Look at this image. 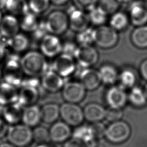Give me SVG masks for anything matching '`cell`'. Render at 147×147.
I'll return each instance as SVG.
<instances>
[{
	"label": "cell",
	"instance_id": "cell-36",
	"mask_svg": "<svg viewBox=\"0 0 147 147\" xmlns=\"http://www.w3.org/2000/svg\"><path fill=\"white\" fill-rule=\"evenodd\" d=\"M94 30L91 28L78 32L76 40L80 45H91L94 42Z\"/></svg>",
	"mask_w": 147,
	"mask_h": 147
},
{
	"label": "cell",
	"instance_id": "cell-16",
	"mask_svg": "<svg viewBox=\"0 0 147 147\" xmlns=\"http://www.w3.org/2000/svg\"><path fill=\"white\" fill-rule=\"evenodd\" d=\"M80 82L86 90L92 91L97 88L102 82L99 71L87 68L80 75Z\"/></svg>",
	"mask_w": 147,
	"mask_h": 147
},
{
	"label": "cell",
	"instance_id": "cell-27",
	"mask_svg": "<svg viewBox=\"0 0 147 147\" xmlns=\"http://www.w3.org/2000/svg\"><path fill=\"white\" fill-rule=\"evenodd\" d=\"M5 7L14 15L24 16L30 10L26 0H7Z\"/></svg>",
	"mask_w": 147,
	"mask_h": 147
},
{
	"label": "cell",
	"instance_id": "cell-9",
	"mask_svg": "<svg viewBox=\"0 0 147 147\" xmlns=\"http://www.w3.org/2000/svg\"><path fill=\"white\" fill-rule=\"evenodd\" d=\"M86 90L80 82H69L63 86L62 95L67 102L77 103L84 98Z\"/></svg>",
	"mask_w": 147,
	"mask_h": 147
},
{
	"label": "cell",
	"instance_id": "cell-21",
	"mask_svg": "<svg viewBox=\"0 0 147 147\" xmlns=\"http://www.w3.org/2000/svg\"><path fill=\"white\" fill-rule=\"evenodd\" d=\"M18 93L16 87L5 82L0 83V106L3 107L17 102Z\"/></svg>",
	"mask_w": 147,
	"mask_h": 147
},
{
	"label": "cell",
	"instance_id": "cell-29",
	"mask_svg": "<svg viewBox=\"0 0 147 147\" xmlns=\"http://www.w3.org/2000/svg\"><path fill=\"white\" fill-rule=\"evenodd\" d=\"M7 44L14 51L21 52L24 51L28 47L29 41L25 35L17 33L14 36L8 38Z\"/></svg>",
	"mask_w": 147,
	"mask_h": 147
},
{
	"label": "cell",
	"instance_id": "cell-37",
	"mask_svg": "<svg viewBox=\"0 0 147 147\" xmlns=\"http://www.w3.org/2000/svg\"><path fill=\"white\" fill-rule=\"evenodd\" d=\"M51 2L50 0H29V9L34 14H41L47 10Z\"/></svg>",
	"mask_w": 147,
	"mask_h": 147
},
{
	"label": "cell",
	"instance_id": "cell-23",
	"mask_svg": "<svg viewBox=\"0 0 147 147\" xmlns=\"http://www.w3.org/2000/svg\"><path fill=\"white\" fill-rule=\"evenodd\" d=\"M41 120V109L37 106L33 105L24 109L22 117L24 124L33 127L37 126Z\"/></svg>",
	"mask_w": 147,
	"mask_h": 147
},
{
	"label": "cell",
	"instance_id": "cell-18",
	"mask_svg": "<svg viewBox=\"0 0 147 147\" xmlns=\"http://www.w3.org/2000/svg\"><path fill=\"white\" fill-rule=\"evenodd\" d=\"M49 131L50 140L57 143L67 141L72 134L69 126L64 122H57L53 123Z\"/></svg>",
	"mask_w": 147,
	"mask_h": 147
},
{
	"label": "cell",
	"instance_id": "cell-46",
	"mask_svg": "<svg viewBox=\"0 0 147 147\" xmlns=\"http://www.w3.org/2000/svg\"><path fill=\"white\" fill-rule=\"evenodd\" d=\"M7 123L4 121L3 119L0 118V140L4 138L7 135L8 131Z\"/></svg>",
	"mask_w": 147,
	"mask_h": 147
},
{
	"label": "cell",
	"instance_id": "cell-6",
	"mask_svg": "<svg viewBox=\"0 0 147 147\" xmlns=\"http://www.w3.org/2000/svg\"><path fill=\"white\" fill-rule=\"evenodd\" d=\"M45 22L49 33L56 36L64 33L69 26L68 16L61 10L50 13Z\"/></svg>",
	"mask_w": 147,
	"mask_h": 147
},
{
	"label": "cell",
	"instance_id": "cell-35",
	"mask_svg": "<svg viewBox=\"0 0 147 147\" xmlns=\"http://www.w3.org/2000/svg\"><path fill=\"white\" fill-rule=\"evenodd\" d=\"M121 86L123 88H131L136 82V76L130 69H125L118 76Z\"/></svg>",
	"mask_w": 147,
	"mask_h": 147
},
{
	"label": "cell",
	"instance_id": "cell-55",
	"mask_svg": "<svg viewBox=\"0 0 147 147\" xmlns=\"http://www.w3.org/2000/svg\"><path fill=\"white\" fill-rule=\"evenodd\" d=\"M1 20H2V15H1V13L0 12V22H1Z\"/></svg>",
	"mask_w": 147,
	"mask_h": 147
},
{
	"label": "cell",
	"instance_id": "cell-11",
	"mask_svg": "<svg viewBox=\"0 0 147 147\" xmlns=\"http://www.w3.org/2000/svg\"><path fill=\"white\" fill-rule=\"evenodd\" d=\"M74 57L61 53L54 60L52 69L61 77H67L75 71L76 64Z\"/></svg>",
	"mask_w": 147,
	"mask_h": 147
},
{
	"label": "cell",
	"instance_id": "cell-38",
	"mask_svg": "<svg viewBox=\"0 0 147 147\" xmlns=\"http://www.w3.org/2000/svg\"><path fill=\"white\" fill-rule=\"evenodd\" d=\"M121 3L120 0H99L98 6L107 14H111L117 12Z\"/></svg>",
	"mask_w": 147,
	"mask_h": 147
},
{
	"label": "cell",
	"instance_id": "cell-2",
	"mask_svg": "<svg viewBox=\"0 0 147 147\" xmlns=\"http://www.w3.org/2000/svg\"><path fill=\"white\" fill-rule=\"evenodd\" d=\"M6 137L11 144L17 147H24L33 140L32 130L25 124H16L9 127Z\"/></svg>",
	"mask_w": 147,
	"mask_h": 147
},
{
	"label": "cell",
	"instance_id": "cell-39",
	"mask_svg": "<svg viewBox=\"0 0 147 147\" xmlns=\"http://www.w3.org/2000/svg\"><path fill=\"white\" fill-rule=\"evenodd\" d=\"M123 116L121 109H114L110 107L106 111L105 118L110 122H114L121 120Z\"/></svg>",
	"mask_w": 147,
	"mask_h": 147
},
{
	"label": "cell",
	"instance_id": "cell-34",
	"mask_svg": "<svg viewBox=\"0 0 147 147\" xmlns=\"http://www.w3.org/2000/svg\"><path fill=\"white\" fill-rule=\"evenodd\" d=\"M33 140L38 144H47L50 140L49 131L45 127L36 126L32 130Z\"/></svg>",
	"mask_w": 147,
	"mask_h": 147
},
{
	"label": "cell",
	"instance_id": "cell-5",
	"mask_svg": "<svg viewBox=\"0 0 147 147\" xmlns=\"http://www.w3.org/2000/svg\"><path fill=\"white\" fill-rule=\"evenodd\" d=\"M131 134V129L128 123L123 121H118L106 127L105 137L107 140L114 144L125 142Z\"/></svg>",
	"mask_w": 147,
	"mask_h": 147
},
{
	"label": "cell",
	"instance_id": "cell-13",
	"mask_svg": "<svg viewBox=\"0 0 147 147\" xmlns=\"http://www.w3.org/2000/svg\"><path fill=\"white\" fill-rule=\"evenodd\" d=\"M127 99V95L122 86H113L108 90L106 94V102L111 108H122Z\"/></svg>",
	"mask_w": 147,
	"mask_h": 147
},
{
	"label": "cell",
	"instance_id": "cell-17",
	"mask_svg": "<svg viewBox=\"0 0 147 147\" xmlns=\"http://www.w3.org/2000/svg\"><path fill=\"white\" fill-rule=\"evenodd\" d=\"M23 107L17 102L4 106L1 113L3 119L7 124H18L20 121L22 120Z\"/></svg>",
	"mask_w": 147,
	"mask_h": 147
},
{
	"label": "cell",
	"instance_id": "cell-43",
	"mask_svg": "<svg viewBox=\"0 0 147 147\" xmlns=\"http://www.w3.org/2000/svg\"><path fill=\"white\" fill-rule=\"evenodd\" d=\"M78 47L72 42L67 41L63 44L61 53L74 57Z\"/></svg>",
	"mask_w": 147,
	"mask_h": 147
},
{
	"label": "cell",
	"instance_id": "cell-52",
	"mask_svg": "<svg viewBox=\"0 0 147 147\" xmlns=\"http://www.w3.org/2000/svg\"><path fill=\"white\" fill-rule=\"evenodd\" d=\"M37 147H51V146H47V144H39L38 146H37Z\"/></svg>",
	"mask_w": 147,
	"mask_h": 147
},
{
	"label": "cell",
	"instance_id": "cell-25",
	"mask_svg": "<svg viewBox=\"0 0 147 147\" xmlns=\"http://www.w3.org/2000/svg\"><path fill=\"white\" fill-rule=\"evenodd\" d=\"M131 40L137 48H147V25L137 26L131 33Z\"/></svg>",
	"mask_w": 147,
	"mask_h": 147
},
{
	"label": "cell",
	"instance_id": "cell-1",
	"mask_svg": "<svg viewBox=\"0 0 147 147\" xmlns=\"http://www.w3.org/2000/svg\"><path fill=\"white\" fill-rule=\"evenodd\" d=\"M22 71L29 76H42L49 68L45 56L37 51H30L21 59Z\"/></svg>",
	"mask_w": 147,
	"mask_h": 147
},
{
	"label": "cell",
	"instance_id": "cell-15",
	"mask_svg": "<svg viewBox=\"0 0 147 147\" xmlns=\"http://www.w3.org/2000/svg\"><path fill=\"white\" fill-rule=\"evenodd\" d=\"M129 20L136 26L145 25L147 23V9L141 2L136 1L130 5Z\"/></svg>",
	"mask_w": 147,
	"mask_h": 147
},
{
	"label": "cell",
	"instance_id": "cell-4",
	"mask_svg": "<svg viewBox=\"0 0 147 147\" xmlns=\"http://www.w3.org/2000/svg\"><path fill=\"white\" fill-rule=\"evenodd\" d=\"M20 61L21 59L18 56L16 55L9 56L4 71V82L16 87H20L23 79Z\"/></svg>",
	"mask_w": 147,
	"mask_h": 147
},
{
	"label": "cell",
	"instance_id": "cell-14",
	"mask_svg": "<svg viewBox=\"0 0 147 147\" xmlns=\"http://www.w3.org/2000/svg\"><path fill=\"white\" fill-rule=\"evenodd\" d=\"M41 83L43 88L51 92L59 91L65 84L63 77L55 72L52 68L49 69L42 75Z\"/></svg>",
	"mask_w": 147,
	"mask_h": 147
},
{
	"label": "cell",
	"instance_id": "cell-20",
	"mask_svg": "<svg viewBox=\"0 0 147 147\" xmlns=\"http://www.w3.org/2000/svg\"><path fill=\"white\" fill-rule=\"evenodd\" d=\"M19 24L14 16L8 15L2 18L0 22V35L9 38L18 33Z\"/></svg>",
	"mask_w": 147,
	"mask_h": 147
},
{
	"label": "cell",
	"instance_id": "cell-8",
	"mask_svg": "<svg viewBox=\"0 0 147 147\" xmlns=\"http://www.w3.org/2000/svg\"><path fill=\"white\" fill-rule=\"evenodd\" d=\"M74 57L81 67L89 68L97 62L99 55L91 45H80L78 47Z\"/></svg>",
	"mask_w": 147,
	"mask_h": 147
},
{
	"label": "cell",
	"instance_id": "cell-42",
	"mask_svg": "<svg viewBox=\"0 0 147 147\" xmlns=\"http://www.w3.org/2000/svg\"><path fill=\"white\" fill-rule=\"evenodd\" d=\"M33 36L36 39L41 40L46 35L49 34L45 21L39 22L36 30L33 32Z\"/></svg>",
	"mask_w": 147,
	"mask_h": 147
},
{
	"label": "cell",
	"instance_id": "cell-7",
	"mask_svg": "<svg viewBox=\"0 0 147 147\" xmlns=\"http://www.w3.org/2000/svg\"><path fill=\"white\" fill-rule=\"evenodd\" d=\"M60 115L69 126L80 125L84 117L83 110L76 103L66 102L60 107Z\"/></svg>",
	"mask_w": 147,
	"mask_h": 147
},
{
	"label": "cell",
	"instance_id": "cell-54",
	"mask_svg": "<svg viewBox=\"0 0 147 147\" xmlns=\"http://www.w3.org/2000/svg\"><path fill=\"white\" fill-rule=\"evenodd\" d=\"M133 0H120L121 3H127V2H130L131 1H132Z\"/></svg>",
	"mask_w": 147,
	"mask_h": 147
},
{
	"label": "cell",
	"instance_id": "cell-56",
	"mask_svg": "<svg viewBox=\"0 0 147 147\" xmlns=\"http://www.w3.org/2000/svg\"><path fill=\"white\" fill-rule=\"evenodd\" d=\"M1 69H0V78H1Z\"/></svg>",
	"mask_w": 147,
	"mask_h": 147
},
{
	"label": "cell",
	"instance_id": "cell-19",
	"mask_svg": "<svg viewBox=\"0 0 147 147\" xmlns=\"http://www.w3.org/2000/svg\"><path fill=\"white\" fill-rule=\"evenodd\" d=\"M106 110L100 105L90 103L87 105L83 110L84 118L92 123L101 121L105 118Z\"/></svg>",
	"mask_w": 147,
	"mask_h": 147
},
{
	"label": "cell",
	"instance_id": "cell-48",
	"mask_svg": "<svg viewBox=\"0 0 147 147\" xmlns=\"http://www.w3.org/2000/svg\"><path fill=\"white\" fill-rule=\"evenodd\" d=\"M5 53V46L3 42L0 41V60L3 57Z\"/></svg>",
	"mask_w": 147,
	"mask_h": 147
},
{
	"label": "cell",
	"instance_id": "cell-12",
	"mask_svg": "<svg viewBox=\"0 0 147 147\" xmlns=\"http://www.w3.org/2000/svg\"><path fill=\"white\" fill-rule=\"evenodd\" d=\"M40 47L45 56L53 57L61 52L63 44L56 35L49 33L41 40Z\"/></svg>",
	"mask_w": 147,
	"mask_h": 147
},
{
	"label": "cell",
	"instance_id": "cell-22",
	"mask_svg": "<svg viewBox=\"0 0 147 147\" xmlns=\"http://www.w3.org/2000/svg\"><path fill=\"white\" fill-rule=\"evenodd\" d=\"M38 95L37 88L22 87L18 93L17 102L23 107L33 105L38 100Z\"/></svg>",
	"mask_w": 147,
	"mask_h": 147
},
{
	"label": "cell",
	"instance_id": "cell-30",
	"mask_svg": "<svg viewBox=\"0 0 147 147\" xmlns=\"http://www.w3.org/2000/svg\"><path fill=\"white\" fill-rule=\"evenodd\" d=\"M72 138L78 139L85 144L96 140L94 138L90 126L82 125L77 127L72 133Z\"/></svg>",
	"mask_w": 147,
	"mask_h": 147
},
{
	"label": "cell",
	"instance_id": "cell-49",
	"mask_svg": "<svg viewBox=\"0 0 147 147\" xmlns=\"http://www.w3.org/2000/svg\"><path fill=\"white\" fill-rule=\"evenodd\" d=\"M51 2L56 5H61L67 3L69 0H50Z\"/></svg>",
	"mask_w": 147,
	"mask_h": 147
},
{
	"label": "cell",
	"instance_id": "cell-45",
	"mask_svg": "<svg viewBox=\"0 0 147 147\" xmlns=\"http://www.w3.org/2000/svg\"><path fill=\"white\" fill-rule=\"evenodd\" d=\"M64 147H86V146L83 142L72 138L65 143Z\"/></svg>",
	"mask_w": 147,
	"mask_h": 147
},
{
	"label": "cell",
	"instance_id": "cell-53",
	"mask_svg": "<svg viewBox=\"0 0 147 147\" xmlns=\"http://www.w3.org/2000/svg\"><path fill=\"white\" fill-rule=\"evenodd\" d=\"M144 92L145 94V95H146V99H147V84H146V86H145V88H144Z\"/></svg>",
	"mask_w": 147,
	"mask_h": 147
},
{
	"label": "cell",
	"instance_id": "cell-44",
	"mask_svg": "<svg viewBox=\"0 0 147 147\" xmlns=\"http://www.w3.org/2000/svg\"><path fill=\"white\" fill-rule=\"evenodd\" d=\"M40 82L37 79V77L30 76L29 78L22 79L20 87H32L37 88L40 85Z\"/></svg>",
	"mask_w": 147,
	"mask_h": 147
},
{
	"label": "cell",
	"instance_id": "cell-41",
	"mask_svg": "<svg viewBox=\"0 0 147 147\" xmlns=\"http://www.w3.org/2000/svg\"><path fill=\"white\" fill-rule=\"evenodd\" d=\"M75 7L82 10L89 11L95 6L99 0H73Z\"/></svg>",
	"mask_w": 147,
	"mask_h": 147
},
{
	"label": "cell",
	"instance_id": "cell-32",
	"mask_svg": "<svg viewBox=\"0 0 147 147\" xmlns=\"http://www.w3.org/2000/svg\"><path fill=\"white\" fill-rule=\"evenodd\" d=\"M38 23L39 21L36 14L29 11L23 16L20 26L24 31L33 32L37 28Z\"/></svg>",
	"mask_w": 147,
	"mask_h": 147
},
{
	"label": "cell",
	"instance_id": "cell-10",
	"mask_svg": "<svg viewBox=\"0 0 147 147\" xmlns=\"http://www.w3.org/2000/svg\"><path fill=\"white\" fill-rule=\"evenodd\" d=\"M69 28L75 32H80L87 28L90 22L88 14L76 7H71L68 11Z\"/></svg>",
	"mask_w": 147,
	"mask_h": 147
},
{
	"label": "cell",
	"instance_id": "cell-28",
	"mask_svg": "<svg viewBox=\"0 0 147 147\" xmlns=\"http://www.w3.org/2000/svg\"><path fill=\"white\" fill-rule=\"evenodd\" d=\"M127 99L131 104L136 107H142L147 102V99L144 90L138 87H134L131 89Z\"/></svg>",
	"mask_w": 147,
	"mask_h": 147
},
{
	"label": "cell",
	"instance_id": "cell-31",
	"mask_svg": "<svg viewBox=\"0 0 147 147\" xmlns=\"http://www.w3.org/2000/svg\"><path fill=\"white\" fill-rule=\"evenodd\" d=\"M129 18L122 12L117 11L113 14L110 20V26L115 30H122L126 28L129 23Z\"/></svg>",
	"mask_w": 147,
	"mask_h": 147
},
{
	"label": "cell",
	"instance_id": "cell-24",
	"mask_svg": "<svg viewBox=\"0 0 147 147\" xmlns=\"http://www.w3.org/2000/svg\"><path fill=\"white\" fill-rule=\"evenodd\" d=\"M60 115V107L55 103H48L41 109V119L47 123L55 122Z\"/></svg>",
	"mask_w": 147,
	"mask_h": 147
},
{
	"label": "cell",
	"instance_id": "cell-3",
	"mask_svg": "<svg viewBox=\"0 0 147 147\" xmlns=\"http://www.w3.org/2000/svg\"><path fill=\"white\" fill-rule=\"evenodd\" d=\"M118 40L117 31L110 26L100 25L94 30V42L100 48L108 49L114 47Z\"/></svg>",
	"mask_w": 147,
	"mask_h": 147
},
{
	"label": "cell",
	"instance_id": "cell-47",
	"mask_svg": "<svg viewBox=\"0 0 147 147\" xmlns=\"http://www.w3.org/2000/svg\"><path fill=\"white\" fill-rule=\"evenodd\" d=\"M140 72L142 77L147 80V59L141 63L140 67Z\"/></svg>",
	"mask_w": 147,
	"mask_h": 147
},
{
	"label": "cell",
	"instance_id": "cell-40",
	"mask_svg": "<svg viewBox=\"0 0 147 147\" xmlns=\"http://www.w3.org/2000/svg\"><path fill=\"white\" fill-rule=\"evenodd\" d=\"M90 127L95 139H100L105 137L106 127L100 122L92 123Z\"/></svg>",
	"mask_w": 147,
	"mask_h": 147
},
{
	"label": "cell",
	"instance_id": "cell-33",
	"mask_svg": "<svg viewBox=\"0 0 147 147\" xmlns=\"http://www.w3.org/2000/svg\"><path fill=\"white\" fill-rule=\"evenodd\" d=\"M88 11V16L90 22H91L92 24L100 26L106 22L107 14L99 6H95Z\"/></svg>",
	"mask_w": 147,
	"mask_h": 147
},
{
	"label": "cell",
	"instance_id": "cell-50",
	"mask_svg": "<svg viewBox=\"0 0 147 147\" xmlns=\"http://www.w3.org/2000/svg\"><path fill=\"white\" fill-rule=\"evenodd\" d=\"M0 147H17L10 142H3L0 144Z\"/></svg>",
	"mask_w": 147,
	"mask_h": 147
},
{
	"label": "cell",
	"instance_id": "cell-51",
	"mask_svg": "<svg viewBox=\"0 0 147 147\" xmlns=\"http://www.w3.org/2000/svg\"><path fill=\"white\" fill-rule=\"evenodd\" d=\"M7 1V0H0V9H3L5 7Z\"/></svg>",
	"mask_w": 147,
	"mask_h": 147
},
{
	"label": "cell",
	"instance_id": "cell-26",
	"mask_svg": "<svg viewBox=\"0 0 147 147\" xmlns=\"http://www.w3.org/2000/svg\"><path fill=\"white\" fill-rule=\"evenodd\" d=\"M99 73L102 82L107 84H114L119 76L115 68L109 64L102 65L99 70Z\"/></svg>",
	"mask_w": 147,
	"mask_h": 147
}]
</instances>
